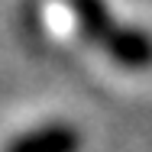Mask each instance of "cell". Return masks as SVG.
<instances>
[{
  "label": "cell",
  "mask_w": 152,
  "mask_h": 152,
  "mask_svg": "<svg viewBox=\"0 0 152 152\" xmlns=\"http://www.w3.org/2000/svg\"><path fill=\"white\" fill-rule=\"evenodd\" d=\"M78 32L123 71H152V29L113 16L107 0H68Z\"/></svg>",
  "instance_id": "6da1fadb"
},
{
  "label": "cell",
  "mask_w": 152,
  "mask_h": 152,
  "mask_svg": "<svg viewBox=\"0 0 152 152\" xmlns=\"http://www.w3.org/2000/svg\"><path fill=\"white\" fill-rule=\"evenodd\" d=\"M84 133L71 120H45L16 133L0 152H81Z\"/></svg>",
  "instance_id": "7a4b0ae2"
}]
</instances>
